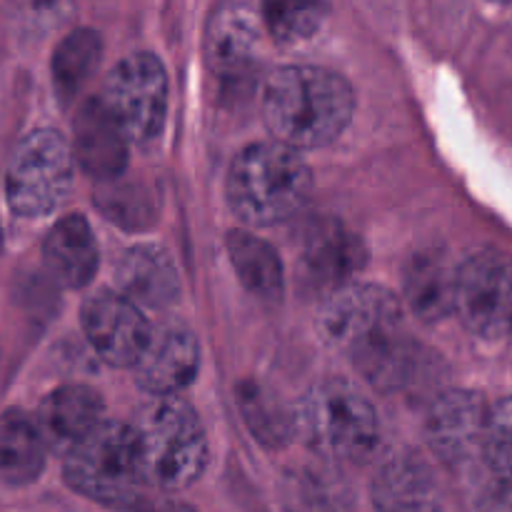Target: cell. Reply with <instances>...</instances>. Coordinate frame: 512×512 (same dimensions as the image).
I'll list each match as a JSON object with an SVG mask.
<instances>
[{
	"label": "cell",
	"instance_id": "cell-16",
	"mask_svg": "<svg viewBox=\"0 0 512 512\" xmlns=\"http://www.w3.org/2000/svg\"><path fill=\"white\" fill-rule=\"evenodd\" d=\"M378 512H440V488L425 460L413 453L390 455L373 480Z\"/></svg>",
	"mask_w": 512,
	"mask_h": 512
},
{
	"label": "cell",
	"instance_id": "cell-27",
	"mask_svg": "<svg viewBox=\"0 0 512 512\" xmlns=\"http://www.w3.org/2000/svg\"><path fill=\"white\" fill-rule=\"evenodd\" d=\"M485 473L512 480V398L500 400L488 413L483 453Z\"/></svg>",
	"mask_w": 512,
	"mask_h": 512
},
{
	"label": "cell",
	"instance_id": "cell-4",
	"mask_svg": "<svg viewBox=\"0 0 512 512\" xmlns=\"http://www.w3.org/2000/svg\"><path fill=\"white\" fill-rule=\"evenodd\" d=\"M313 188L308 163L285 145H248L228 173V203L243 223L265 228L298 213Z\"/></svg>",
	"mask_w": 512,
	"mask_h": 512
},
{
	"label": "cell",
	"instance_id": "cell-12",
	"mask_svg": "<svg viewBox=\"0 0 512 512\" xmlns=\"http://www.w3.org/2000/svg\"><path fill=\"white\" fill-rule=\"evenodd\" d=\"M303 273L315 288L335 290L353 283L355 275L368 263L365 243L340 220H320L310 225L300 248Z\"/></svg>",
	"mask_w": 512,
	"mask_h": 512
},
{
	"label": "cell",
	"instance_id": "cell-8",
	"mask_svg": "<svg viewBox=\"0 0 512 512\" xmlns=\"http://www.w3.org/2000/svg\"><path fill=\"white\" fill-rule=\"evenodd\" d=\"M100 100L128 143H153L163 133L168 115V73L155 55H128L108 75Z\"/></svg>",
	"mask_w": 512,
	"mask_h": 512
},
{
	"label": "cell",
	"instance_id": "cell-9",
	"mask_svg": "<svg viewBox=\"0 0 512 512\" xmlns=\"http://www.w3.org/2000/svg\"><path fill=\"white\" fill-rule=\"evenodd\" d=\"M455 313L483 340L512 333V260L498 250H478L455 270Z\"/></svg>",
	"mask_w": 512,
	"mask_h": 512
},
{
	"label": "cell",
	"instance_id": "cell-2",
	"mask_svg": "<svg viewBox=\"0 0 512 512\" xmlns=\"http://www.w3.org/2000/svg\"><path fill=\"white\" fill-rule=\"evenodd\" d=\"M355 95L343 75L315 65L275 70L263 90V118L275 143L310 150L338 138L353 118Z\"/></svg>",
	"mask_w": 512,
	"mask_h": 512
},
{
	"label": "cell",
	"instance_id": "cell-3",
	"mask_svg": "<svg viewBox=\"0 0 512 512\" xmlns=\"http://www.w3.org/2000/svg\"><path fill=\"white\" fill-rule=\"evenodd\" d=\"M133 428L140 475L150 493H180L203 475L208 438L188 403L163 398L138 415Z\"/></svg>",
	"mask_w": 512,
	"mask_h": 512
},
{
	"label": "cell",
	"instance_id": "cell-17",
	"mask_svg": "<svg viewBox=\"0 0 512 512\" xmlns=\"http://www.w3.org/2000/svg\"><path fill=\"white\" fill-rule=\"evenodd\" d=\"M115 283L123 290V298L145 308H168L180 293L173 260L155 245H135L125 250L115 268Z\"/></svg>",
	"mask_w": 512,
	"mask_h": 512
},
{
	"label": "cell",
	"instance_id": "cell-24",
	"mask_svg": "<svg viewBox=\"0 0 512 512\" xmlns=\"http://www.w3.org/2000/svg\"><path fill=\"white\" fill-rule=\"evenodd\" d=\"M240 413L250 433L268 448H283L295 433V418L285 408L283 400L255 380H243L235 390Z\"/></svg>",
	"mask_w": 512,
	"mask_h": 512
},
{
	"label": "cell",
	"instance_id": "cell-18",
	"mask_svg": "<svg viewBox=\"0 0 512 512\" xmlns=\"http://www.w3.org/2000/svg\"><path fill=\"white\" fill-rule=\"evenodd\" d=\"M258 30L240 10L215 15L208 33V60L223 90H238L255 68Z\"/></svg>",
	"mask_w": 512,
	"mask_h": 512
},
{
	"label": "cell",
	"instance_id": "cell-6",
	"mask_svg": "<svg viewBox=\"0 0 512 512\" xmlns=\"http://www.w3.org/2000/svg\"><path fill=\"white\" fill-rule=\"evenodd\" d=\"M65 480L80 495L108 508L143 510L150 505L133 428L115 420H103L98 430L65 455Z\"/></svg>",
	"mask_w": 512,
	"mask_h": 512
},
{
	"label": "cell",
	"instance_id": "cell-14",
	"mask_svg": "<svg viewBox=\"0 0 512 512\" xmlns=\"http://www.w3.org/2000/svg\"><path fill=\"white\" fill-rule=\"evenodd\" d=\"M73 160L100 183H113L128 168V138L115 123L103 100L93 98L80 105L73 123Z\"/></svg>",
	"mask_w": 512,
	"mask_h": 512
},
{
	"label": "cell",
	"instance_id": "cell-5",
	"mask_svg": "<svg viewBox=\"0 0 512 512\" xmlns=\"http://www.w3.org/2000/svg\"><path fill=\"white\" fill-rule=\"evenodd\" d=\"M295 430L325 463H365L380 438L373 405L345 380L315 385L295 413Z\"/></svg>",
	"mask_w": 512,
	"mask_h": 512
},
{
	"label": "cell",
	"instance_id": "cell-1",
	"mask_svg": "<svg viewBox=\"0 0 512 512\" xmlns=\"http://www.w3.org/2000/svg\"><path fill=\"white\" fill-rule=\"evenodd\" d=\"M320 333L350 355L358 373L383 393L405 388L418 375V348L403 323V308L380 285L350 283L320 308Z\"/></svg>",
	"mask_w": 512,
	"mask_h": 512
},
{
	"label": "cell",
	"instance_id": "cell-13",
	"mask_svg": "<svg viewBox=\"0 0 512 512\" xmlns=\"http://www.w3.org/2000/svg\"><path fill=\"white\" fill-rule=\"evenodd\" d=\"M200 368V348L195 335L183 325H160L150 333L143 355L135 363L140 388L158 398H173L188 388Z\"/></svg>",
	"mask_w": 512,
	"mask_h": 512
},
{
	"label": "cell",
	"instance_id": "cell-30",
	"mask_svg": "<svg viewBox=\"0 0 512 512\" xmlns=\"http://www.w3.org/2000/svg\"><path fill=\"white\" fill-rule=\"evenodd\" d=\"M140 512H198V510H193L190 505H183V503H150L148 508H143Z\"/></svg>",
	"mask_w": 512,
	"mask_h": 512
},
{
	"label": "cell",
	"instance_id": "cell-29",
	"mask_svg": "<svg viewBox=\"0 0 512 512\" xmlns=\"http://www.w3.org/2000/svg\"><path fill=\"white\" fill-rule=\"evenodd\" d=\"M475 505H478V512H512V480L483 473Z\"/></svg>",
	"mask_w": 512,
	"mask_h": 512
},
{
	"label": "cell",
	"instance_id": "cell-10",
	"mask_svg": "<svg viewBox=\"0 0 512 512\" xmlns=\"http://www.w3.org/2000/svg\"><path fill=\"white\" fill-rule=\"evenodd\" d=\"M80 318L95 353L118 368H135L153 333L138 305L110 290L90 295Z\"/></svg>",
	"mask_w": 512,
	"mask_h": 512
},
{
	"label": "cell",
	"instance_id": "cell-23",
	"mask_svg": "<svg viewBox=\"0 0 512 512\" xmlns=\"http://www.w3.org/2000/svg\"><path fill=\"white\" fill-rule=\"evenodd\" d=\"M228 255L240 283L263 300H280L283 295V263L265 240L245 230L228 233Z\"/></svg>",
	"mask_w": 512,
	"mask_h": 512
},
{
	"label": "cell",
	"instance_id": "cell-15",
	"mask_svg": "<svg viewBox=\"0 0 512 512\" xmlns=\"http://www.w3.org/2000/svg\"><path fill=\"white\" fill-rule=\"evenodd\" d=\"M103 423V400L85 385H63L40 403L38 433L45 450L68 455Z\"/></svg>",
	"mask_w": 512,
	"mask_h": 512
},
{
	"label": "cell",
	"instance_id": "cell-22",
	"mask_svg": "<svg viewBox=\"0 0 512 512\" xmlns=\"http://www.w3.org/2000/svg\"><path fill=\"white\" fill-rule=\"evenodd\" d=\"M45 443L38 425L23 410L0 415V480L13 488L35 483L43 473Z\"/></svg>",
	"mask_w": 512,
	"mask_h": 512
},
{
	"label": "cell",
	"instance_id": "cell-25",
	"mask_svg": "<svg viewBox=\"0 0 512 512\" xmlns=\"http://www.w3.org/2000/svg\"><path fill=\"white\" fill-rule=\"evenodd\" d=\"M100 53H103V40L90 28H78L60 40L53 53V80L60 98L70 100L78 95V90L93 75Z\"/></svg>",
	"mask_w": 512,
	"mask_h": 512
},
{
	"label": "cell",
	"instance_id": "cell-20",
	"mask_svg": "<svg viewBox=\"0 0 512 512\" xmlns=\"http://www.w3.org/2000/svg\"><path fill=\"white\" fill-rule=\"evenodd\" d=\"M455 270L440 250L413 255L405 270V300L423 323H438L453 313Z\"/></svg>",
	"mask_w": 512,
	"mask_h": 512
},
{
	"label": "cell",
	"instance_id": "cell-11",
	"mask_svg": "<svg viewBox=\"0 0 512 512\" xmlns=\"http://www.w3.org/2000/svg\"><path fill=\"white\" fill-rule=\"evenodd\" d=\"M488 405L473 390H445L430 408L428 443L448 465H468L483 453Z\"/></svg>",
	"mask_w": 512,
	"mask_h": 512
},
{
	"label": "cell",
	"instance_id": "cell-26",
	"mask_svg": "<svg viewBox=\"0 0 512 512\" xmlns=\"http://www.w3.org/2000/svg\"><path fill=\"white\" fill-rule=\"evenodd\" d=\"M95 203L110 223L125 230H145L158 218V198L143 183H105Z\"/></svg>",
	"mask_w": 512,
	"mask_h": 512
},
{
	"label": "cell",
	"instance_id": "cell-28",
	"mask_svg": "<svg viewBox=\"0 0 512 512\" xmlns=\"http://www.w3.org/2000/svg\"><path fill=\"white\" fill-rule=\"evenodd\" d=\"M328 5H265V23L280 43L310 38L323 25Z\"/></svg>",
	"mask_w": 512,
	"mask_h": 512
},
{
	"label": "cell",
	"instance_id": "cell-7",
	"mask_svg": "<svg viewBox=\"0 0 512 512\" xmlns=\"http://www.w3.org/2000/svg\"><path fill=\"white\" fill-rule=\"evenodd\" d=\"M73 185V150L58 130H35L20 140L5 175L10 208L23 218L53 213Z\"/></svg>",
	"mask_w": 512,
	"mask_h": 512
},
{
	"label": "cell",
	"instance_id": "cell-19",
	"mask_svg": "<svg viewBox=\"0 0 512 512\" xmlns=\"http://www.w3.org/2000/svg\"><path fill=\"white\" fill-rule=\"evenodd\" d=\"M43 258L65 288H83L98 270V243L83 215H68L48 233Z\"/></svg>",
	"mask_w": 512,
	"mask_h": 512
},
{
	"label": "cell",
	"instance_id": "cell-21",
	"mask_svg": "<svg viewBox=\"0 0 512 512\" xmlns=\"http://www.w3.org/2000/svg\"><path fill=\"white\" fill-rule=\"evenodd\" d=\"M283 503L288 512H353V493L340 470L318 460L288 470L283 480Z\"/></svg>",
	"mask_w": 512,
	"mask_h": 512
}]
</instances>
